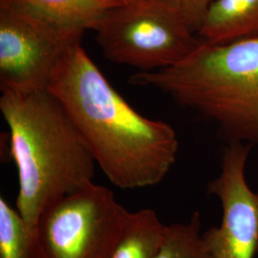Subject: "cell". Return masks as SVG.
I'll return each mask as SVG.
<instances>
[{
    "label": "cell",
    "mask_w": 258,
    "mask_h": 258,
    "mask_svg": "<svg viewBox=\"0 0 258 258\" xmlns=\"http://www.w3.org/2000/svg\"><path fill=\"white\" fill-rule=\"evenodd\" d=\"M47 90L63 105L112 184H159L175 164L179 141L166 121L143 116L111 85L81 41L65 50Z\"/></svg>",
    "instance_id": "obj_1"
},
{
    "label": "cell",
    "mask_w": 258,
    "mask_h": 258,
    "mask_svg": "<svg viewBox=\"0 0 258 258\" xmlns=\"http://www.w3.org/2000/svg\"><path fill=\"white\" fill-rule=\"evenodd\" d=\"M0 111L18 169L17 210L37 233L48 205L93 183L96 161L63 105L47 89L1 91Z\"/></svg>",
    "instance_id": "obj_2"
},
{
    "label": "cell",
    "mask_w": 258,
    "mask_h": 258,
    "mask_svg": "<svg viewBox=\"0 0 258 258\" xmlns=\"http://www.w3.org/2000/svg\"><path fill=\"white\" fill-rule=\"evenodd\" d=\"M216 122L231 142L258 144V37L201 45L182 61L129 79Z\"/></svg>",
    "instance_id": "obj_3"
},
{
    "label": "cell",
    "mask_w": 258,
    "mask_h": 258,
    "mask_svg": "<svg viewBox=\"0 0 258 258\" xmlns=\"http://www.w3.org/2000/svg\"><path fill=\"white\" fill-rule=\"evenodd\" d=\"M93 31L108 60L141 72L176 64L202 43L173 0H143L115 7Z\"/></svg>",
    "instance_id": "obj_4"
},
{
    "label": "cell",
    "mask_w": 258,
    "mask_h": 258,
    "mask_svg": "<svg viewBox=\"0 0 258 258\" xmlns=\"http://www.w3.org/2000/svg\"><path fill=\"white\" fill-rule=\"evenodd\" d=\"M130 212L91 183L48 205L37 231L42 258H112Z\"/></svg>",
    "instance_id": "obj_5"
},
{
    "label": "cell",
    "mask_w": 258,
    "mask_h": 258,
    "mask_svg": "<svg viewBox=\"0 0 258 258\" xmlns=\"http://www.w3.org/2000/svg\"><path fill=\"white\" fill-rule=\"evenodd\" d=\"M84 32L12 0H0V90L47 89L65 50L82 41Z\"/></svg>",
    "instance_id": "obj_6"
},
{
    "label": "cell",
    "mask_w": 258,
    "mask_h": 258,
    "mask_svg": "<svg viewBox=\"0 0 258 258\" xmlns=\"http://www.w3.org/2000/svg\"><path fill=\"white\" fill-rule=\"evenodd\" d=\"M252 146L229 143L220 174L208 184V192L220 200L223 210L220 226L203 232L212 258H254L258 253V192L245 175Z\"/></svg>",
    "instance_id": "obj_7"
},
{
    "label": "cell",
    "mask_w": 258,
    "mask_h": 258,
    "mask_svg": "<svg viewBox=\"0 0 258 258\" xmlns=\"http://www.w3.org/2000/svg\"><path fill=\"white\" fill-rule=\"evenodd\" d=\"M196 35L209 44L258 37V0H213Z\"/></svg>",
    "instance_id": "obj_8"
},
{
    "label": "cell",
    "mask_w": 258,
    "mask_h": 258,
    "mask_svg": "<svg viewBox=\"0 0 258 258\" xmlns=\"http://www.w3.org/2000/svg\"><path fill=\"white\" fill-rule=\"evenodd\" d=\"M166 231L167 226L161 222L153 210L130 212L112 258H157Z\"/></svg>",
    "instance_id": "obj_9"
},
{
    "label": "cell",
    "mask_w": 258,
    "mask_h": 258,
    "mask_svg": "<svg viewBox=\"0 0 258 258\" xmlns=\"http://www.w3.org/2000/svg\"><path fill=\"white\" fill-rule=\"evenodd\" d=\"M68 27L93 30L120 0H12Z\"/></svg>",
    "instance_id": "obj_10"
},
{
    "label": "cell",
    "mask_w": 258,
    "mask_h": 258,
    "mask_svg": "<svg viewBox=\"0 0 258 258\" xmlns=\"http://www.w3.org/2000/svg\"><path fill=\"white\" fill-rule=\"evenodd\" d=\"M0 258H42L37 233L30 230L18 210L0 198Z\"/></svg>",
    "instance_id": "obj_11"
},
{
    "label": "cell",
    "mask_w": 258,
    "mask_h": 258,
    "mask_svg": "<svg viewBox=\"0 0 258 258\" xmlns=\"http://www.w3.org/2000/svg\"><path fill=\"white\" fill-rule=\"evenodd\" d=\"M157 258H212L201 232L199 212L187 223L167 226L166 238Z\"/></svg>",
    "instance_id": "obj_12"
},
{
    "label": "cell",
    "mask_w": 258,
    "mask_h": 258,
    "mask_svg": "<svg viewBox=\"0 0 258 258\" xmlns=\"http://www.w3.org/2000/svg\"><path fill=\"white\" fill-rule=\"evenodd\" d=\"M185 21L197 33L208 6L213 0H173Z\"/></svg>",
    "instance_id": "obj_13"
},
{
    "label": "cell",
    "mask_w": 258,
    "mask_h": 258,
    "mask_svg": "<svg viewBox=\"0 0 258 258\" xmlns=\"http://www.w3.org/2000/svg\"><path fill=\"white\" fill-rule=\"evenodd\" d=\"M122 3L124 4H128V3H135V2H139V1H143V0H120Z\"/></svg>",
    "instance_id": "obj_14"
}]
</instances>
